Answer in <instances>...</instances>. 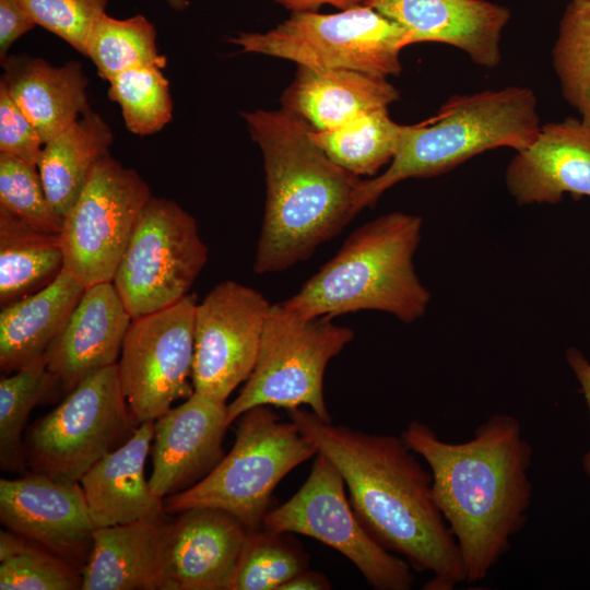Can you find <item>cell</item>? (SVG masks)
<instances>
[{
  "mask_svg": "<svg viewBox=\"0 0 590 590\" xmlns=\"http://www.w3.org/2000/svg\"><path fill=\"white\" fill-rule=\"evenodd\" d=\"M288 416L338 469L355 515L374 539L413 569L432 574L424 590H453L464 581L457 541L434 500L430 471L402 436L334 425L300 408Z\"/></svg>",
  "mask_w": 590,
  "mask_h": 590,
  "instance_id": "6da1fadb",
  "label": "cell"
},
{
  "mask_svg": "<svg viewBox=\"0 0 590 590\" xmlns=\"http://www.w3.org/2000/svg\"><path fill=\"white\" fill-rule=\"evenodd\" d=\"M427 463L434 500L460 551L464 581L487 577L528 521L532 447L512 415L494 414L463 442L411 421L401 434Z\"/></svg>",
  "mask_w": 590,
  "mask_h": 590,
  "instance_id": "7a4b0ae2",
  "label": "cell"
},
{
  "mask_svg": "<svg viewBox=\"0 0 590 590\" xmlns=\"http://www.w3.org/2000/svg\"><path fill=\"white\" fill-rule=\"evenodd\" d=\"M243 117L261 149L267 186L253 270L280 272L307 260L358 213L363 179L332 162L311 140V128L286 109Z\"/></svg>",
  "mask_w": 590,
  "mask_h": 590,
  "instance_id": "3957f363",
  "label": "cell"
},
{
  "mask_svg": "<svg viewBox=\"0 0 590 590\" xmlns=\"http://www.w3.org/2000/svg\"><path fill=\"white\" fill-rule=\"evenodd\" d=\"M421 235L422 219L403 212L359 226L282 307L300 319L379 310L406 323L417 320L430 300L413 263Z\"/></svg>",
  "mask_w": 590,
  "mask_h": 590,
  "instance_id": "277c9868",
  "label": "cell"
},
{
  "mask_svg": "<svg viewBox=\"0 0 590 590\" xmlns=\"http://www.w3.org/2000/svg\"><path fill=\"white\" fill-rule=\"evenodd\" d=\"M541 128L534 92L507 86L455 95L438 113L403 127L399 150L388 168L362 180L356 210L373 206L380 196L408 178L433 177L496 148H528Z\"/></svg>",
  "mask_w": 590,
  "mask_h": 590,
  "instance_id": "5b68a950",
  "label": "cell"
},
{
  "mask_svg": "<svg viewBox=\"0 0 590 590\" xmlns=\"http://www.w3.org/2000/svg\"><path fill=\"white\" fill-rule=\"evenodd\" d=\"M317 453L294 422H282L269 405L253 406L237 418L229 452L198 483L164 498V512L217 508L248 530L260 529L276 485Z\"/></svg>",
  "mask_w": 590,
  "mask_h": 590,
  "instance_id": "8992f818",
  "label": "cell"
},
{
  "mask_svg": "<svg viewBox=\"0 0 590 590\" xmlns=\"http://www.w3.org/2000/svg\"><path fill=\"white\" fill-rule=\"evenodd\" d=\"M229 42L243 52L303 67L350 69L385 78L400 74V54L413 44L402 26L364 3L331 14L294 12L271 31L241 32Z\"/></svg>",
  "mask_w": 590,
  "mask_h": 590,
  "instance_id": "52a82bcc",
  "label": "cell"
},
{
  "mask_svg": "<svg viewBox=\"0 0 590 590\" xmlns=\"http://www.w3.org/2000/svg\"><path fill=\"white\" fill-rule=\"evenodd\" d=\"M354 338L351 328L329 317L300 319L280 304L268 312L255 368L239 394L227 404L228 426L257 405L287 411L307 405L331 421L323 397L328 363Z\"/></svg>",
  "mask_w": 590,
  "mask_h": 590,
  "instance_id": "ba28073f",
  "label": "cell"
},
{
  "mask_svg": "<svg viewBox=\"0 0 590 590\" xmlns=\"http://www.w3.org/2000/svg\"><path fill=\"white\" fill-rule=\"evenodd\" d=\"M138 425L123 394L117 364L79 382L24 438L33 472L80 482L99 459L121 446Z\"/></svg>",
  "mask_w": 590,
  "mask_h": 590,
  "instance_id": "9c48e42d",
  "label": "cell"
},
{
  "mask_svg": "<svg viewBox=\"0 0 590 590\" xmlns=\"http://www.w3.org/2000/svg\"><path fill=\"white\" fill-rule=\"evenodd\" d=\"M208 261L196 220L178 203L152 197L116 270L113 284L132 319L186 295Z\"/></svg>",
  "mask_w": 590,
  "mask_h": 590,
  "instance_id": "30bf717a",
  "label": "cell"
},
{
  "mask_svg": "<svg viewBox=\"0 0 590 590\" xmlns=\"http://www.w3.org/2000/svg\"><path fill=\"white\" fill-rule=\"evenodd\" d=\"M263 528L312 538L345 556L377 590H410L412 566L378 543L355 515L334 464L317 453L300 488L270 509Z\"/></svg>",
  "mask_w": 590,
  "mask_h": 590,
  "instance_id": "8fae6325",
  "label": "cell"
},
{
  "mask_svg": "<svg viewBox=\"0 0 590 590\" xmlns=\"http://www.w3.org/2000/svg\"><path fill=\"white\" fill-rule=\"evenodd\" d=\"M151 198L149 185L137 170L110 155L103 158L63 217V270L84 286L113 282Z\"/></svg>",
  "mask_w": 590,
  "mask_h": 590,
  "instance_id": "7c38bea8",
  "label": "cell"
},
{
  "mask_svg": "<svg viewBox=\"0 0 590 590\" xmlns=\"http://www.w3.org/2000/svg\"><path fill=\"white\" fill-rule=\"evenodd\" d=\"M197 298L132 319L126 333L118 375L134 422L155 421L173 402L193 391L194 312Z\"/></svg>",
  "mask_w": 590,
  "mask_h": 590,
  "instance_id": "4fadbf2b",
  "label": "cell"
},
{
  "mask_svg": "<svg viewBox=\"0 0 590 590\" xmlns=\"http://www.w3.org/2000/svg\"><path fill=\"white\" fill-rule=\"evenodd\" d=\"M271 305L235 281L214 286L194 312V391L226 402L251 375Z\"/></svg>",
  "mask_w": 590,
  "mask_h": 590,
  "instance_id": "5bb4252c",
  "label": "cell"
},
{
  "mask_svg": "<svg viewBox=\"0 0 590 590\" xmlns=\"http://www.w3.org/2000/svg\"><path fill=\"white\" fill-rule=\"evenodd\" d=\"M0 519L11 532L84 566L95 527L80 482L33 472L0 480Z\"/></svg>",
  "mask_w": 590,
  "mask_h": 590,
  "instance_id": "9a60e30c",
  "label": "cell"
},
{
  "mask_svg": "<svg viewBox=\"0 0 590 590\" xmlns=\"http://www.w3.org/2000/svg\"><path fill=\"white\" fill-rule=\"evenodd\" d=\"M226 402L193 391L154 421L150 485L164 499L202 480L224 457Z\"/></svg>",
  "mask_w": 590,
  "mask_h": 590,
  "instance_id": "2e32d148",
  "label": "cell"
},
{
  "mask_svg": "<svg viewBox=\"0 0 590 590\" xmlns=\"http://www.w3.org/2000/svg\"><path fill=\"white\" fill-rule=\"evenodd\" d=\"M402 26L413 44L453 46L477 66L495 68L502 59L500 39L510 11L487 0H363Z\"/></svg>",
  "mask_w": 590,
  "mask_h": 590,
  "instance_id": "e0dca14e",
  "label": "cell"
},
{
  "mask_svg": "<svg viewBox=\"0 0 590 590\" xmlns=\"http://www.w3.org/2000/svg\"><path fill=\"white\" fill-rule=\"evenodd\" d=\"M248 529L217 508H190L170 523L162 590H228Z\"/></svg>",
  "mask_w": 590,
  "mask_h": 590,
  "instance_id": "ac0fdd59",
  "label": "cell"
},
{
  "mask_svg": "<svg viewBox=\"0 0 590 590\" xmlns=\"http://www.w3.org/2000/svg\"><path fill=\"white\" fill-rule=\"evenodd\" d=\"M505 181L519 204L557 203L565 193L590 197V127L573 117L541 125L508 164Z\"/></svg>",
  "mask_w": 590,
  "mask_h": 590,
  "instance_id": "d6986e66",
  "label": "cell"
},
{
  "mask_svg": "<svg viewBox=\"0 0 590 590\" xmlns=\"http://www.w3.org/2000/svg\"><path fill=\"white\" fill-rule=\"evenodd\" d=\"M131 321L113 282L86 286L45 354L60 389L69 393L87 376L117 364Z\"/></svg>",
  "mask_w": 590,
  "mask_h": 590,
  "instance_id": "ffe728a7",
  "label": "cell"
},
{
  "mask_svg": "<svg viewBox=\"0 0 590 590\" xmlns=\"http://www.w3.org/2000/svg\"><path fill=\"white\" fill-rule=\"evenodd\" d=\"M169 528L164 515L95 528L81 589L162 590Z\"/></svg>",
  "mask_w": 590,
  "mask_h": 590,
  "instance_id": "44dd1931",
  "label": "cell"
},
{
  "mask_svg": "<svg viewBox=\"0 0 590 590\" xmlns=\"http://www.w3.org/2000/svg\"><path fill=\"white\" fill-rule=\"evenodd\" d=\"M153 437L154 421L141 423L127 441L99 459L81 477L95 528L165 515L164 499L155 495L144 473Z\"/></svg>",
  "mask_w": 590,
  "mask_h": 590,
  "instance_id": "7402d4cb",
  "label": "cell"
},
{
  "mask_svg": "<svg viewBox=\"0 0 590 590\" xmlns=\"http://www.w3.org/2000/svg\"><path fill=\"white\" fill-rule=\"evenodd\" d=\"M399 96L385 76L298 66L294 81L283 93L282 105L312 130L329 131L361 114L388 108Z\"/></svg>",
  "mask_w": 590,
  "mask_h": 590,
  "instance_id": "603a6c76",
  "label": "cell"
},
{
  "mask_svg": "<svg viewBox=\"0 0 590 590\" xmlns=\"http://www.w3.org/2000/svg\"><path fill=\"white\" fill-rule=\"evenodd\" d=\"M0 85L37 128L44 142L90 109L88 79L79 61L54 66L39 57L12 55L1 60Z\"/></svg>",
  "mask_w": 590,
  "mask_h": 590,
  "instance_id": "cb8c5ba5",
  "label": "cell"
},
{
  "mask_svg": "<svg viewBox=\"0 0 590 590\" xmlns=\"http://www.w3.org/2000/svg\"><path fill=\"white\" fill-rule=\"evenodd\" d=\"M86 286L63 270L49 285L1 307L0 368L17 371L46 354Z\"/></svg>",
  "mask_w": 590,
  "mask_h": 590,
  "instance_id": "d4e9b609",
  "label": "cell"
},
{
  "mask_svg": "<svg viewBox=\"0 0 590 590\" xmlns=\"http://www.w3.org/2000/svg\"><path fill=\"white\" fill-rule=\"evenodd\" d=\"M114 133L91 108L45 142L37 167L54 211L62 219L80 196L95 166L106 156Z\"/></svg>",
  "mask_w": 590,
  "mask_h": 590,
  "instance_id": "484cf974",
  "label": "cell"
},
{
  "mask_svg": "<svg viewBox=\"0 0 590 590\" xmlns=\"http://www.w3.org/2000/svg\"><path fill=\"white\" fill-rule=\"evenodd\" d=\"M63 269L60 234L34 229L0 209L1 307L46 287Z\"/></svg>",
  "mask_w": 590,
  "mask_h": 590,
  "instance_id": "4316f807",
  "label": "cell"
},
{
  "mask_svg": "<svg viewBox=\"0 0 590 590\" xmlns=\"http://www.w3.org/2000/svg\"><path fill=\"white\" fill-rule=\"evenodd\" d=\"M403 127L390 118L388 108H379L333 130L311 129L310 138L340 167L358 177L373 176L394 158Z\"/></svg>",
  "mask_w": 590,
  "mask_h": 590,
  "instance_id": "83f0119b",
  "label": "cell"
},
{
  "mask_svg": "<svg viewBox=\"0 0 590 590\" xmlns=\"http://www.w3.org/2000/svg\"><path fill=\"white\" fill-rule=\"evenodd\" d=\"M56 389L60 387L48 370L46 355L12 375L1 377L0 465L2 470L26 471L23 432L28 415Z\"/></svg>",
  "mask_w": 590,
  "mask_h": 590,
  "instance_id": "f1b7e54d",
  "label": "cell"
},
{
  "mask_svg": "<svg viewBox=\"0 0 590 590\" xmlns=\"http://www.w3.org/2000/svg\"><path fill=\"white\" fill-rule=\"evenodd\" d=\"M85 56L106 81L132 68L163 69L167 63L157 51L154 24L142 14L128 19L104 14L87 40Z\"/></svg>",
  "mask_w": 590,
  "mask_h": 590,
  "instance_id": "f546056e",
  "label": "cell"
},
{
  "mask_svg": "<svg viewBox=\"0 0 590 590\" xmlns=\"http://www.w3.org/2000/svg\"><path fill=\"white\" fill-rule=\"evenodd\" d=\"M307 566V554L290 533L248 530L228 590H280Z\"/></svg>",
  "mask_w": 590,
  "mask_h": 590,
  "instance_id": "4dcf8cb0",
  "label": "cell"
},
{
  "mask_svg": "<svg viewBox=\"0 0 590 590\" xmlns=\"http://www.w3.org/2000/svg\"><path fill=\"white\" fill-rule=\"evenodd\" d=\"M552 50L566 102L590 127V0H568Z\"/></svg>",
  "mask_w": 590,
  "mask_h": 590,
  "instance_id": "1f68e13d",
  "label": "cell"
},
{
  "mask_svg": "<svg viewBox=\"0 0 590 590\" xmlns=\"http://www.w3.org/2000/svg\"><path fill=\"white\" fill-rule=\"evenodd\" d=\"M81 587V570L74 565L9 530L1 531V590H76Z\"/></svg>",
  "mask_w": 590,
  "mask_h": 590,
  "instance_id": "d6a6232c",
  "label": "cell"
},
{
  "mask_svg": "<svg viewBox=\"0 0 590 590\" xmlns=\"http://www.w3.org/2000/svg\"><path fill=\"white\" fill-rule=\"evenodd\" d=\"M108 82V98L120 106L126 128L130 132L150 135L172 121L169 82L161 68H132Z\"/></svg>",
  "mask_w": 590,
  "mask_h": 590,
  "instance_id": "836d02e7",
  "label": "cell"
},
{
  "mask_svg": "<svg viewBox=\"0 0 590 590\" xmlns=\"http://www.w3.org/2000/svg\"><path fill=\"white\" fill-rule=\"evenodd\" d=\"M0 209L30 227L60 234L63 219L50 205L37 165L0 153Z\"/></svg>",
  "mask_w": 590,
  "mask_h": 590,
  "instance_id": "e575fe53",
  "label": "cell"
},
{
  "mask_svg": "<svg viewBox=\"0 0 590 590\" xmlns=\"http://www.w3.org/2000/svg\"><path fill=\"white\" fill-rule=\"evenodd\" d=\"M39 25L85 56L87 40L101 17L107 0H22Z\"/></svg>",
  "mask_w": 590,
  "mask_h": 590,
  "instance_id": "d590c367",
  "label": "cell"
},
{
  "mask_svg": "<svg viewBox=\"0 0 590 590\" xmlns=\"http://www.w3.org/2000/svg\"><path fill=\"white\" fill-rule=\"evenodd\" d=\"M44 144L37 128L0 85V153L37 165Z\"/></svg>",
  "mask_w": 590,
  "mask_h": 590,
  "instance_id": "8d00e7d4",
  "label": "cell"
},
{
  "mask_svg": "<svg viewBox=\"0 0 590 590\" xmlns=\"http://www.w3.org/2000/svg\"><path fill=\"white\" fill-rule=\"evenodd\" d=\"M35 26L22 0H0V59L5 58L10 47Z\"/></svg>",
  "mask_w": 590,
  "mask_h": 590,
  "instance_id": "74e56055",
  "label": "cell"
},
{
  "mask_svg": "<svg viewBox=\"0 0 590 590\" xmlns=\"http://www.w3.org/2000/svg\"><path fill=\"white\" fill-rule=\"evenodd\" d=\"M566 361L580 385L590 415V362L586 358L583 353L576 347L567 349ZM582 468L585 473L590 477V446L583 455Z\"/></svg>",
  "mask_w": 590,
  "mask_h": 590,
  "instance_id": "f35d334b",
  "label": "cell"
},
{
  "mask_svg": "<svg viewBox=\"0 0 590 590\" xmlns=\"http://www.w3.org/2000/svg\"><path fill=\"white\" fill-rule=\"evenodd\" d=\"M331 589L330 580L321 573L305 569L284 585L280 590H329Z\"/></svg>",
  "mask_w": 590,
  "mask_h": 590,
  "instance_id": "ab89813d",
  "label": "cell"
},
{
  "mask_svg": "<svg viewBox=\"0 0 590 590\" xmlns=\"http://www.w3.org/2000/svg\"><path fill=\"white\" fill-rule=\"evenodd\" d=\"M284 8L294 12L317 11L321 5L330 4L340 10L349 9L363 3V0H274Z\"/></svg>",
  "mask_w": 590,
  "mask_h": 590,
  "instance_id": "60d3db41",
  "label": "cell"
},
{
  "mask_svg": "<svg viewBox=\"0 0 590 590\" xmlns=\"http://www.w3.org/2000/svg\"><path fill=\"white\" fill-rule=\"evenodd\" d=\"M175 11H184L189 7L188 0H164Z\"/></svg>",
  "mask_w": 590,
  "mask_h": 590,
  "instance_id": "b9f144b4",
  "label": "cell"
}]
</instances>
